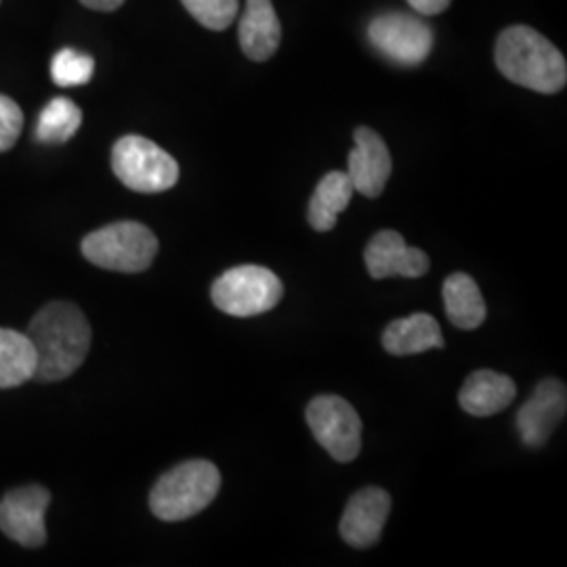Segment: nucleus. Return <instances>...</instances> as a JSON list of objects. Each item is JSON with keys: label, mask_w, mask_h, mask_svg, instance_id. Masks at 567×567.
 <instances>
[{"label": "nucleus", "mask_w": 567, "mask_h": 567, "mask_svg": "<svg viewBox=\"0 0 567 567\" xmlns=\"http://www.w3.org/2000/svg\"><path fill=\"white\" fill-rule=\"evenodd\" d=\"M82 255L102 269L140 274L154 264L158 238L150 227L137 221L105 225L82 240Z\"/></svg>", "instance_id": "20e7f679"}, {"label": "nucleus", "mask_w": 567, "mask_h": 567, "mask_svg": "<svg viewBox=\"0 0 567 567\" xmlns=\"http://www.w3.org/2000/svg\"><path fill=\"white\" fill-rule=\"evenodd\" d=\"M496 65L508 81L536 93H559L567 82L561 51L527 25L505 30L496 41Z\"/></svg>", "instance_id": "f03ea898"}, {"label": "nucleus", "mask_w": 567, "mask_h": 567, "mask_svg": "<svg viewBox=\"0 0 567 567\" xmlns=\"http://www.w3.org/2000/svg\"><path fill=\"white\" fill-rule=\"evenodd\" d=\"M51 492L42 486L11 489L0 501V529L21 547L39 548L47 543L44 515Z\"/></svg>", "instance_id": "1a4fd4ad"}, {"label": "nucleus", "mask_w": 567, "mask_h": 567, "mask_svg": "<svg viewBox=\"0 0 567 567\" xmlns=\"http://www.w3.org/2000/svg\"><path fill=\"white\" fill-rule=\"evenodd\" d=\"M81 124V107L68 97H55L42 107L37 124V140L41 143L70 142Z\"/></svg>", "instance_id": "aec40b11"}, {"label": "nucleus", "mask_w": 567, "mask_h": 567, "mask_svg": "<svg viewBox=\"0 0 567 567\" xmlns=\"http://www.w3.org/2000/svg\"><path fill=\"white\" fill-rule=\"evenodd\" d=\"M383 347L386 353L404 358L425 353L429 349L444 347L442 328L429 313H412L402 320L386 326L383 332Z\"/></svg>", "instance_id": "dca6fc26"}, {"label": "nucleus", "mask_w": 567, "mask_h": 567, "mask_svg": "<svg viewBox=\"0 0 567 567\" xmlns=\"http://www.w3.org/2000/svg\"><path fill=\"white\" fill-rule=\"evenodd\" d=\"M37 374V353L28 334L0 328V389L23 385Z\"/></svg>", "instance_id": "6ab92c4d"}, {"label": "nucleus", "mask_w": 567, "mask_h": 567, "mask_svg": "<svg viewBox=\"0 0 567 567\" xmlns=\"http://www.w3.org/2000/svg\"><path fill=\"white\" fill-rule=\"evenodd\" d=\"M318 444L337 463H351L362 450V421L355 408L339 395H318L305 410Z\"/></svg>", "instance_id": "0eeeda50"}, {"label": "nucleus", "mask_w": 567, "mask_h": 567, "mask_svg": "<svg viewBox=\"0 0 567 567\" xmlns=\"http://www.w3.org/2000/svg\"><path fill=\"white\" fill-rule=\"evenodd\" d=\"M408 4L421 16H437L446 11L450 0H408Z\"/></svg>", "instance_id": "b1692460"}, {"label": "nucleus", "mask_w": 567, "mask_h": 567, "mask_svg": "<svg viewBox=\"0 0 567 567\" xmlns=\"http://www.w3.org/2000/svg\"><path fill=\"white\" fill-rule=\"evenodd\" d=\"M23 114L18 103L7 95H0V152L11 150L20 140Z\"/></svg>", "instance_id": "5701e85b"}, {"label": "nucleus", "mask_w": 567, "mask_h": 567, "mask_svg": "<svg viewBox=\"0 0 567 567\" xmlns=\"http://www.w3.org/2000/svg\"><path fill=\"white\" fill-rule=\"evenodd\" d=\"M567 410L566 385L557 379L538 383L532 398L517 412V431L527 447H543L564 421Z\"/></svg>", "instance_id": "9d476101"}, {"label": "nucleus", "mask_w": 567, "mask_h": 567, "mask_svg": "<svg viewBox=\"0 0 567 567\" xmlns=\"http://www.w3.org/2000/svg\"><path fill=\"white\" fill-rule=\"evenodd\" d=\"M391 513V496L383 487H364L355 492L344 507L339 532L353 548L374 547L381 540L386 517Z\"/></svg>", "instance_id": "9b49d317"}, {"label": "nucleus", "mask_w": 567, "mask_h": 567, "mask_svg": "<svg viewBox=\"0 0 567 567\" xmlns=\"http://www.w3.org/2000/svg\"><path fill=\"white\" fill-rule=\"evenodd\" d=\"M368 39L374 49L398 65H419L433 49V30L405 13H385L370 21Z\"/></svg>", "instance_id": "6e6552de"}, {"label": "nucleus", "mask_w": 567, "mask_h": 567, "mask_svg": "<svg viewBox=\"0 0 567 567\" xmlns=\"http://www.w3.org/2000/svg\"><path fill=\"white\" fill-rule=\"evenodd\" d=\"M353 140L355 147L349 154L347 175L355 192H360L365 198H379L393 171L389 147L383 137L368 126H360Z\"/></svg>", "instance_id": "f8f14e48"}, {"label": "nucleus", "mask_w": 567, "mask_h": 567, "mask_svg": "<svg viewBox=\"0 0 567 567\" xmlns=\"http://www.w3.org/2000/svg\"><path fill=\"white\" fill-rule=\"evenodd\" d=\"M114 175L133 192L161 194L179 182V164L142 135H126L112 150Z\"/></svg>", "instance_id": "39448f33"}, {"label": "nucleus", "mask_w": 567, "mask_h": 567, "mask_svg": "<svg viewBox=\"0 0 567 567\" xmlns=\"http://www.w3.org/2000/svg\"><path fill=\"white\" fill-rule=\"evenodd\" d=\"M183 7L203 23L204 28L221 32L238 18V0H182Z\"/></svg>", "instance_id": "4be33fe9"}, {"label": "nucleus", "mask_w": 567, "mask_h": 567, "mask_svg": "<svg viewBox=\"0 0 567 567\" xmlns=\"http://www.w3.org/2000/svg\"><path fill=\"white\" fill-rule=\"evenodd\" d=\"M355 189L347 173L332 171L318 183L309 203V224L316 231H330L339 215L351 203Z\"/></svg>", "instance_id": "a211bd4d"}, {"label": "nucleus", "mask_w": 567, "mask_h": 567, "mask_svg": "<svg viewBox=\"0 0 567 567\" xmlns=\"http://www.w3.org/2000/svg\"><path fill=\"white\" fill-rule=\"evenodd\" d=\"M447 320L461 330H475L486 322L487 307L480 286L471 276L456 271L444 282Z\"/></svg>", "instance_id": "f3484780"}, {"label": "nucleus", "mask_w": 567, "mask_h": 567, "mask_svg": "<svg viewBox=\"0 0 567 567\" xmlns=\"http://www.w3.org/2000/svg\"><path fill=\"white\" fill-rule=\"evenodd\" d=\"M221 487L219 468L208 461H187L171 468L150 494V508L163 522H183L208 507Z\"/></svg>", "instance_id": "7ed1b4c3"}, {"label": "nucleus", "mask_w": 567, "mask_h": 567, "mask_svg": "<svg viewBox=\"0 0 567 567\" xmlns=\"http://www.w3.org/2000/svg\"><path fill=\"white\" fill-rule=\"evenodd\" d=\"M365 267L374 280H385L393 276L402 278H421L429 271V257L421 248L408 246L404 238L385 229L379 231L365 246Z\"/></svg>", "instance_id": "ddd939ff"}, {"label": "nucleus", "mask_w": 567, "mask_h": 567, "mask_svg": "<svg viewBox=\"0 0 567 567\" xmlns=\"http://www.w3.org/2000/svg\"><path fill=\"white\" fill-rule=\"evenodd\" d=\"M213 303L227 316L250 318L271 311L282 301L284 286L280 278L261 265H240L219 276L213 290Z\"/></svg>", "instance_id": "423d86ee"}, {"label": "nucleus", "mask_w": 567, "mask_h": 567, "mask_svg": "<svg viewBox=\"0 0 567 567\" xmlns=\"http://www.w3.org/2000/svg\"><path fill=\"white\" fill-rule=\"evenodd\" d=\"M95 60L74 49H61L51 61V79L58 86H81L93 79Z\"/></svg>", "instance_id": "412c9836"}, {"label": "nucleus", "mask_w": 567, "mask_h": 567, "mask_svg": "<svg viewBox=\"0 0 567 567\" xmlns=\"http://www.w3.org/2000/svg\"><path fill=\"white\" fill-rule=\"evenodd\" d=\"M517 395L515 383L494 370H477L465 381L458 402L466 414L492 416L513 404Z\"/></svg>", "instance_id": "2eb2a0df"}, {"label": "nucleus", "mask_w": 567, "mask_h": 567, "mask_svg": "<svg viewBox=\"0 0 567 567\" xmlns=\"http://www.w3.org/2000/svg\"><path fill=\"white\" fill-rule=\"evenodd\" d=\"M238 39L244 53L252 61L276 55L282 41V25L271 0H246Z\"/></svg>", "instance_id": "4468645a"}, {"label": "nucleus", "mask_w": 567, "mask_h": 567, "mask_svg": "<svg viewBox=\"0 0 567 567\" xmlns=\"http://www.w3.org/2000/svg\"><path fill=\"white\" fill-rule=\"evenodd\" d=\"M84 7L95 9V11H116L124 4V0H81Z\"/></svg>", "instance_id": "393cba45"}, {"label": "nucleus", "mask_w": 567, "mask_h": 567, "mask_svg": "<svg viewBox=\"0 0 567 567\" xmlns=\"http://www.w3.org/2000/svg\"><path fill=\"white\" fill-rule=\"evenodd\" d=\"M37 353V379L63 381L81 368L91 349V326L76 305L49 303L28 326Z\"/></svg>", "instance_id": "f257e3e1"}]
</instances>
